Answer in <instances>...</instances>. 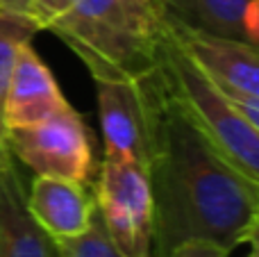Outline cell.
<instances>
[{"label": "cell", "mask_w": 259, "mask_h": 257, "mask_svg": "<svg viewBox=\"0 0 259 257\" xmlns=\"http://www.w3.org/2000/svg\"><path fill=\"white\" fill-rule=\"evenodd\" d=\"M0 9H3V12H12V14H21V16L34 18V0H0Z\"/></svg>", "instance_id": "obj_17"}, {"label": "cell", "mask_w": 259, "mask_h": 257, "mask_svg": "<svg viewBox=\"0 0 259 257\" xmlns=\"http://www.w3.org/2000/svg\"><path fill=\"white\" fill-rule=\"evenodd\" d=\"M230 250L207 239H189L178 244L166 257H228Z\"/></svg>", "instance_id": "obj_14"}, {"label": "cell", "mask_w": 259, "mask_h": 257, "mask_svg": "<svg viewBox=\"0 0 259 257\" xmlns=\"http://www.w3.org/2000/svg\"><path fill=\"white\" fill-rule=\"evenodd\" d=\"M55 246H57V257H123L116 250V246L109 241L107 232L98 219V212H96L94 223L84 235L66 241H55Z\"/></svg>", "instance_id": "obj_13"}, {"label": "cell", "mask_w": 259, "mask_h": 257, "mask_svg": "<svg viewBox=\"0 0 259 257\" xmlns=\"http://www.w3.org/2000/svg\"><path fill=\"white\" fill-rule=\"evenodd\" d=\"M248 244H250V255L248 257H259V228L255 226L250 230V235H248Z\"/></svg>", "instance_id": "obj_18"}, {"label": "cell", "mask_w": 259, "mask_h": 257, "mask_svg": "<svg viewBox=\"0 0 259 257\" xmlns=\"http://www.w3.org/2000/svg\"><path fill=\"white\" fill-rule=\"evenodd\" d=\"M225 94V91H223ZM225 98L230 100V103L234 105V107H239L243 114H246V118L252 123V125L259 130V100L255 98H246V96H239V94H225Z\"/></svg>", "instance_id": "obj_16"}, {"label": "cell", "mask_w": 259, "mask_h": 257, "mask_svg": "<svg viewBox=\"0 0 259 257\" xmlns=\"http://www.w3.org/2000/svg\"><path fill=\"white\" fill-rule=\"evenodd\" d=\"M36 32H41V27L34 18L0 9V168L14 164L7 146V125H5V105L12 84V73L21 46L32 41Z\"/></svg>", "instance_id": "obj_12"}, {"label": "cell", "mask_w": 259, "mask_h": 257, "mask_svg": "<svg viewBox=\"0 0 259 257\" xmlns=\"http://www.w3.org/2000/svg\"><path fill=\"white\" fill-rule=\"evenodd\" d=\"M255 226H257V228H259V219H257V223H255Z\"/></svg>", "instance_id": "obj_20"}, {"label": "cell", "mask_w": 259, "mask_h": 257, "mask_svg": "<svg viewBox=\"0 0 259 257\" xmlns=\"http://www.w3.org/2000/svg\"><path fill=\"white\" fill-rule=\"evenodd\" d=\"M68 0H34V18L41 30H50L55 21L62 16Z\"/></svg>", "instance_id": "obj_15"}, {"label": "cell", "mask_w": 259, "mask_h": 257, "mask_svg": "<svg viewBox=\"0 0 259 257\" xmlns=\"http://www.w3.org/2000/svg\"><path fill=\"white\" fill-rule=\"evenodd\" d=\"M168 39L225 94L259 100V46L202 34L164 18Z\"/></svg>", "instance_id": "obj_7"}, {"label": "cell", "mask_w": 259, "mask_h": 257, "mask_svg": "<svg viewBox=\"0 0 259 257\" xmlns=\"http://www.w3.org/2000/svg\"><path fill=\"white\" fill-rule=\"evenodd\" d=\"M150 3H152V5H155V7H157V9H159V12H161V14H164V0H150Z\"/></svg>", "instance_id": "obj_19"}, {"label": "cell", "mask_w": 259, "mask_h": 257, "mask_svg": "<svg viewBox=\"0 0 259 257\" xmlns=\"http://www.w3.org/2000/svg\"><path fill=\"white\" fill-rule=\"evenodd\" d=\"M148 180L155 219L152 257H166L189 239H207L232 250L246 244L259 219V185L207 144L168 84Z\"/></svg>", "instance_id": "obj_1"}, {"label": "cell", "mask_w": 259, "mask_h": 257, "mask_svg": "<svg viewBox=\"0 0 259 257\" xmlns=\"http://www.w3.org/2000/svg\"><path fill=\"white\" fill-rule=\"evenodd\" d=\"M89 71L141 77L159 68L166 46L164 14L150 0H68L50 25Z\"/></svg>", "instance_id": "obj_2"}, {"label": "cell", "mask_w": 259, "mask_h": 257, "mask_svg": "<svg viewBox=\"0 0 259 257\" xmlns=\"http://www.w3.org/2000/svg\"><path fill=\"white\" fill-rule=\"evenodd\" d=\"M68 100L59 91L50 68L41 62L36 50L32 48V41L21 46L16 57V66L12 73L7 105H5V125L21 127L34 125L59 109H64Z\"/></svg>", "instance_id": "obj_9"}, {"label": "cell", "mask_w": 259, "mask_h": 257, "mask_svg": "<svg viewBox=\"0 0 259 257\" xmlns=\"http://www.w3.org/2000/svg\"><path fill=\"white\" fill-rule=\"evenodd\" d=\"M0 257H57L55 241L27 209V191L14 164L0 168Z\"/></svg>", "instance_id": "obj_11"}, {"label": "cell", "mask_w": 259, "mask_h": 257, "mask_svg": "<svg viewBox=\"0 0 259 257\" xmlns=\"http://www.w3.org/2000/svg\"><path fill=\"white\" fill-rule=\"evenodd\" d=\"M96 212L123 257H152V191L148 171L127 157L105 155L96 185Z\"/></svg>", "instance_id": "obj_5"}, {"label": "cell", "mask_w": 259, "mask_h": 257, "mask_svg": "<svg viewBox=\"0 0 259 257\" xmlns=\"http://www.w3.org/2000/svg\"><path fill=\"white\" fill-rule=\"evenodd\" d=\"M164 18L202 34L259 46V0H164Z\"/></svg>", "instance_id": "obj_10"}, {"label": "cell", "mask_w": 259, "mask_h": 257, "mask_svg": "<svg viewBox=\"0 0 259 257\" xmlns=\"http://www.w3.org/2000/svg\"><path fill=\"white\" fill-rule=\"evenodd\" d=\"M91 77L96 82L105 155L134 159L148 171L166 100L161 64L141 77L114 71H91Z\"/></svg>", "instance_id": "obj_4"}, {"label": "cell", "mask_w": 259, "mask_h": 257, "mask_svg": "<svg viewBox=\"0 0 259 257\" xmlns=\"http://www.w3.org/2000/svg\"><path fill=\"white\" fill-rule=\"evenodd\" d=\"M27 209L53 241L84 235L96 219V196L84 182L36 176L27 191Z\"/></svg>", "instance_id": "obj_8"}, {"label": "cell", "mask_w": 259, "mask_h": 257, "mask_svg": "<svg viewBox=\"0 0 259 257\" xmlns=\"http://www.w3.org/2000/svg\"><path fill=\"white\" fill-rule=\"evenodd\" d=\"M168 91L207 144L239 173L259 185V130L168 39L161 59Z\"/></svg>", "instance_id": "obj_3"}, {"label": "cell", "mask_w": 259, "mask_h": 257, "mask_svg": "<svg viewBox=\"0 0 259 257\" xmlns=\"http://www.w3.org/2000/svg\"><path fill=\"white\" fill-rule=\"evenodd\" d=\"M7 146L36 176L87 182L94 168L89 132L71 105L34 125L9 127Z\"/></svg>", "instance_id": "obj_6"}]
</instances>
